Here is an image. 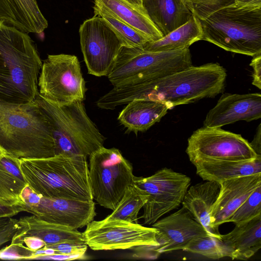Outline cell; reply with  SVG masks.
<instances>
[{"instance_id": "obj_29", "label": "cell", "mask_w": 261, "mask_h": 261, "mask_svg": "<svg viewBox=\"0 0 261 261\" xmlns=\"http://www.w3.org/2000/svg\"><path fill=\"white\" fill-rule=\"evenodd\" d=\"M93 9L94 15L105 20L122 40L124 46L143 48L146 43L152 41L149 37L119 20L100 6L94 4Z\"/></svg>"}, {"instance_id": "obj_18", "label": "cell", "mask_w": 261, "mask_h": 261, "mask_svg": "<svg viewBox=\"0 0 261 261\" xmlns=\"http://www.w3.org/2000/svg\"><path fill=\"white\" fill-rule=\"evenodd\" d=\"M18 224V228L10 243L34 238L42 241L45 246L65 242L86 243L83 232L77 229L51 223L34 215L21 217Z\"/></svg>"}, {"instance_id": "obj_2", "label": "cell", "mask_w": 261, "mask_h": 261, "mask_svg": "<svg viewBox=\"0 0 261 261\" xmlns=\"http://www.w3.org/2000/svg\"><path fill=\"white\" fill-rule=\"evenodd\" d=\"M42 65L28 33L0 20V101L34 102Z\"/></svg>"}, {"instance_id": "obj_26", "label": "cell", "mask_w": 261, "mask_h": 261, "mask_svg": "<svg viewBox=\"0 0 261 261\" xmlns=\"http://www.w3.org/2000/svg\"><path fill=\"white\" fill-rule=\"evenodd\" d=\"M27 185L20 169V159L5 153L0 159V203L24 205L20 195Z\"/></svg>"}, {"instance_id": "obj_23", "label": "cell", "mask_w": 261, "mask_h": 261, "mask_svg": "<svg viewBox=\"0 0 261 261\" xmlns=\"http://www.w3.org/2000/svg\"><path fill=\"white\" fill-rule=\"evenodd\" d=\"M169 110L165 103L147 99H136L127 103L120 112L118 120L136 134L148 129L159 122Z\"/></svg>"}, {"instance_id": "obj_32", "label": "cell", "mask_w": 261, "mask_h": 261, "mask_svg": "<svg viewBox=\"0 0 261 261\" xmlns=\"http://www.w3.org/2000/svg\"><path fill=\"white\" fill-rule=\"evenodd\" d=\"M193 13L199 20L213 12L234 4V0H187Z\"/></svg>"}, {"instance_id": "obj_5", "label": "cell", "mask_w": 261, "mask_h": 261, "mask_svg": "<svg viewBox=\"0 0 261 261\" xmlns=\"http://www.w3.org/2000/svg\"><path fill=\"white\" fill-rule=\"evenodd\" d=\"M34 101L49 122L56 155L87 157L103 146L106 138L87 114L83 101L59 106L39 93Z\"/></svg>"}, {"instance_id": "obj_25", "label": "cell", "mask_w": 261, "mask_h": 261, "mask_svg": "<svg viewBox=\"0 0 261 261\" xmlns=\"http://www.w3.org/2000/svg\"><path fill=\"white\" fill-rule=\"evenodd\" d=\"M94 4L107 10L119 20L149 37L152 41L163 37L143 7L125 0H94Z\"/></svg>"}, {"instance_id": "obj_30", "label": "cell", "mask_w": 261, "mask_h": 261, "mask_svg": "<svg viewBox=\"0 0 261 261\" xmlns=\"http://www.w3.org/2000/svg\"><path fill=\"white\" fill-rule=\"evenodd\" d=\"M182 250L200 254L213 259L226 257L236 259L235 253L230 247L221 240L210 235L194 238Z\"/></svg>"}, {"instance_id": "obj_28", "label": "cell", "mask_w": 261, "mask_h": 261, "mask_svg": "<svg viewBox=\"0 0 261 261\" xmlns=\"http://www.w3.org/2000/svg\"><path fill=\"white\" fill-rule=\"evenodd\" d=\"M148 194L135 184L132 183L126 188L124 194L113 212L106 219L122 220L138 223V216L148 200Z\"/></svg>"}, {"instance_id": "obj_31", "label": "cell", "mask_w": 261, "mask_h": 261, "mask_svg": "<svg viewBox=\"0 0 261 261\" xmlns=\"http://www.w3.org/2000/svg\"><path fill=\"white\" fill-rule=\"evenodd\" d=\"M259 215H261V185L255 188L228 219L227 222H233L236 225Z\"/></svg>"}, {"instance_id": "obj_38", "label": "cell", "mask_w": 261, "mask_h": 261, "mask_svg": "<svg viewBox=\"0 0 261 261\" xmlns=\"http://www.w3.org/2000/svg\"><path fill=\"white\" fill-rule=\"evenodd\" d=\"M261 128L260 124H259L256 133L254 137L253 141L250 143L251 147L254 149L257 155L261 156L260 147H261Z\"/></svg>"}, {"instance_id": "obj_19", "label": "cell", "mask_w": 261, "mask_h": 261, "mask_svg": "<svg viewBox=\"0 0 261 261\" xmlns=\"http://www.w3.org/2000/svg\"><path fill=\"white\" fill-rule=\"evenodd\" d=\"M0 20L27 33L40 34L48 27L37 0H0Z\"/></svg>"}, {"instance_id": "obj_6", "label": "cell", "mask_w": 261, "mask_h": 261, "mask_svg": "<svg viewBox=\"0 0 261 261\" xmlns=\"http://www.w3.org/2000/svg\"><path fill=\"white\" fill-rule=\"evenodd\" d=\"M200 21L202 40L234 53L252 57L261 54V8L233 4Z\"/></svg>"}, {"instance_id": "obj_14", "label": "cell", "mask_w": 261, "mask_h": 261, "mask_svg": "<svg viewBox=\"0 0 261 261\" xmlns=\"http://www.w3.org/2000/svg\"><path fill=\"white\" fill-rule=\"evenodd\" d=\"M25 212L51 222L77 229L93 220L96 215L93 200L41 196L39 202Z\"/></svg>"}, {"instance_id": "obj_15", "label": "cell", "mask_w": 261, "mask_h": 261, "mask_svg": "<svg viewBox=\"0 0 261 261\" xmlns=\"http://www.w3.org/2000/svg\"><path fill=\"white\" fill-rule=\"evenodd\" d=\"M151 225L159 232L160 245L155 250L159 254L182 250L194 238L210 235L183 206Z\"/></svg>"}, {"instance_id": "obj_16", "label": "cell", "mask_w": 261, "mask_h": 261, "mask_svg": "<svg viewBox=\"0 0 261 261\" xmlns=\"http://www.w3.org/2000/svg\"><path fill=\"white\" fill-rule=\"evenodd\" d=\"M260 117L261 95L259 93H224L215 106L207 113L203 126L219 128L238 121L249 122Z\"/></svg>"}, {"instance_id": "obj_12", "label": "cell", "mask_w": 261, "mask_h": 261, "mask_svg": "<svg viewBox=\"0 0 261 261\" xmlns=\"http://www.w3.org/2000/svg\"><path fill=\"white\" fill-rule=\"evenodd\" d=\"M186 153L198 160L249 161L261 157L241 135L216 127H203L188 140Z\"/></svg>"}, {"instance_id": "obj_10", "label": "cell", "mask_w": 261, "mask_h": 261, "mask_svg": "<svg viewBox=\"0 0 261 261\" xmlns=\"http://www.w3.org/2000/svg\"><path fill=\"white\" fill-rule=\"evenodd\" d=\"M38 87L42 97L59 106L83 101L87 89L77 57L48 55L42 63Z\"/></svg>"}, {"instance_id": "obj_34", "label": "cell", "mask_w": 261, "mask_h": 261, "mask_svg": "<svg viewBox=\"0 0 261 261\" xmlns=\"http://www.w3.org/2000/svg\"><path fill=\"white\" fill-rule=\"evenodd\" d=\"M44 247L52 249L54 251V255H75L83 258L88 248L86 243L73 242L62 243Z\"/></svg>"}, {"instance_id": "obj_35", "label": "cell", "mask_w": 261, "mask_h": 261, "mask_svg": "<svg viewBox=\"0 0 261 261\" xmlns=\"http://www.w3.org/2000/svg\"><path fill=\"white\" fill-rule=\"evenodd\" d=\"M18 220L12 217H0V248L12 240L18 228Z\"/></svg>"}, {"instance_id": "obj_13", "label": "cell", "mask_w": 261, "mask_h": 261, "mask_svg": "<svg viewBox=\"0 0 261 261\" xmlns=\"http://www.w3.org/2000/svg\"><path fill=\"white\" fill-rule=\"evenodd\" d=\"M80 44L89 74L107 76L124 44L105 20L94 15L80 27Z\"/></svg>"}, {"instance_id": "obj_24", "label": "cell", "mask_w": 261, "mask_h": 261, "mask_svg": "<svg viewBox=\"0 0 261 261\" xmlns=\"http://www.w3.org/2000/svg\"><path fill=\"white\" fill-rule=\"evenodd\" d=\"M221 238L234 252L236 259H248L261 248V215L236 224L231 231Z\"/></svg>"}, {"instance_id": "obj_40", "label": "cell", "mask_w": 261, "mask_h": 261, "mask_svg": "<svg viewBox=\"0 0 261 261\" xmlns=\"http://www.w3.org/2000/svg\"><path fill=\"white\" fill-rule=\"evenodd\" d=\"M127 1L128 2L130 3V4L140 7H143V0H125Z\"/></svg>"}, {"instance_id": "obj_20", "label": "cell", "mask_w": 261, "mask_h": 261, "mask_svg": "<svg viewBox=\"0 0 261 261\" xmlns=\"http://www.w3.org/2000/svg\"><path fill=\"white\" fill-rule=\"evenodd\" d=\"M205 181L189 188L181 204L193 217L204 226L210 235L221 240L219 231L213 228L210 217L220 186L216 181Z\"/></svg>"}, {"instance_id": "obj_22", "label": "cell", "mask_w": 261, "mask_h": 261, "mask_svg": "<svg viewBox=\"0 0 261 261\" xmlns=\"http://www.w3.org/2000/svg\"><path fill=\"white\" fill-rule=\"evenodd\" d=\"M204 180L220 182L239 177L261 174V157L249 161L198 160L192 163Z\"/></svg>"}, {"instance_id": "obj_37", "label": "cell", "mask_w": 261, "mask_h": 261, "mask_svg": "<svg viewBox=\"0 0 261 261\" xmlns=\"http://www.w3.org/2000/svg\"><path fill=\"white\" fill-rule=\"evenodd\" d=\"M21 212H25L24 204L9 205L0 203V217H13Z\"/></svg>"}, {"instance_id": "obj_39", "label": "cell", "mask_w": 261, "mask_h": 261, "mask_svg": "<svg viewBox=\"0 0 261 261\" xmlns=\"http://www.w3.org/2000/svg\"><path fill=\"white\" fill-rule=\"evenodd\" d=\"M234 4L240 7L261 8V0H234Z\"/></svg>"}, {"instance_id": "obj_8", "label": "cell", "mask_w": 261, "mask_h": 261, "mask_svg": "<svg viewBox=\"0 0 261 261\" xmlns=\"http://www.w3.org/2000/svg\"><path fill=\"white\" fill-rule=\"evenodd\" d=\"M88 166L93 199L113 211L133 183L132 165L119 149L103 146L89 155Z\"/></svg>"}, {"instance_id": "obj_9", "label": "cell", "mask_w": 261, "mask_h": 261, "mask_svg": "<svg viewBox=\"0 0 261 261\" xmlns=\"http://www.w3.org/2000/svg\"><path fill=\"white\" fill-rule=\"evenodd\" d=\"M158 230L122 220L92 221L83 232L86 244L91 249L114 250L142 249L146 256L157 257L159 246Z\"/></svg>"}, {"instance_id": "obj_4", "label": "cell", "mask_w": 261, "mask_h": 261, "mask_svg": "<svg viewBox=\"0 0 261 261\" xmlns=\"http://www.w3.org/2000/svg\"><path fill=\"white\" fill-rule=\"evenodd\" d=\"M20 166L28 186L43 197L93 199L86 156L22 159Z\"/></svg>"}, {"instance_id": "obj_21", "label": "cell", "mask_w": 261, "mask_h": 261, "mask_svg": "<svg viewBox=\"0 0 261 261\" xmlns=\"http://www.w3.org/2000/svg\"><path fill=\"white\" fill-rule=\"evenodd\" d=\"M143 7L163 36L194 15L187 0H143Z\"/></svg>"}, {"instance_id": "obj_11", "label": "cell", "mask_w": 261, "mask_h": 261, "mask_svg": "<svg viewBox=\"0 0 261 261\" xmlns=\"http://www.w3.org/2000/svg\"><path fill=\"white\" fill-rule=\"evenodd\" d=\"M133 183L149 195L141 218L144 224L150 225L179 206L190 185L191 178L164 167L147 177L135 176Z\"/></svg>"}, {"instance_id": "obj_33", "label": "cell", "mask_w": 261, "mask_h": 261, "mask_svg": "<svg viewBox=\"0 0 261 261\" xmlns=\"http://www.w3.org/2000/svg\"><path fill=\"white\" fill-rule=\"evenodd\" d=\"M34 251L21 243H10L9 245L0 249V259H33Z\"/></svg>"}, {"instance_id": "obj_41", "label": "cell", "mask_w": 261, "mask_h": 261, "mask_svg": "<svg viewBox=\"0 0 261 261\" xmlns=\"http://www.w3.org/2000/svg\"><path fill=\"white\" fill-rule=\"evenodd\" d=\"M5 153H6V151L0 145V159Z\"/></svg>"}, {"instance_id": "obj_17", "label": "cell", "mask_w": 261, "mask_h": 261, "mask_svg": "<svg viewBox=\"0 0 261 261\" xmlns=\"http://www.w3.org/2000/svg\"><path fill=\"white\" fill-rule=\"evenodd\" d=\"M218 197L210 214L213 228L219 231V226L226 222L258 186L261 174L232 178L219 182Z\"/></svg>"}, {"instance_id": "obj_36", "label": "cell", "mask_w": 261, "mask_h": 261, "mask_svg": "<svg viewBox=\"0 0 261 261\" xmlns=\"http://www.w3.org/2000/svg\"><path fill=\"white\" fill-rule=\"evenodd\" d=\"M252 67L253 73L252 74L253 81L252 84L258 88L261 89V54L253 57V59L250 64Z\"/></svg>"}, {"instance_id": "obj_3", "label": "cell", "mask_w": 261, "mask_h": 261, "mask_svg": "<svg viewBox=\"0 0 261 261\" xmlns=\"http://www.w3.org/2000/svg\"><path fill=\"white\" fill-rule=\"evenodd\" d=\"M0 145L19 159L56 155L49 122L35 101L23 104L0 101Z\"/></svg>"}, {"instance_id": "obj_7", "label": "cell", "mask_w": 261, "mask_h": 261, "mask_svg": "<svg viewBox=\"0 0 261 261\" xmlns=\"http://www.w3.org/2000/svg\"><path fill=\"white\" fill-rule=\"evenodd\" d=\"M192 65L189 48L149 51L123 46L107 77L117 87L164 77Z\"/></svg>"}, {"instance_id": "obj_27", "label": "cell", "mask_w": 261, "mask_h": 261, "mask_svg": "<svg viewBox=\"0 0 261 261\" xmlns=\"http://www.w3.org/2000/svg\"><path fill=\"white\" fill-rule=\"evenodd\" d=\"M203 31L199 19L193 15L185 24L161 39L146 43L143 49L161 51L189 48L194 43L202 40Z\"/></svg>"}, {"instance_id": "obj_1", "label": "cell", "mask_w": 261, "mask_h": 261, "mask_svg": "<svg viewBox=\"0 0 261 261\" xmlns=\"http://www.w3.org/2000/svg\"><path fill=\"white\" fill-rule=\"evenodd\" d=\"M226 75L217 63L192 65L156 79L114 87L96 103L100 109L114 110L134 100L147 99L163 102L170 110L218 95L224 90Z\"/></svg>"}]
</instances>
